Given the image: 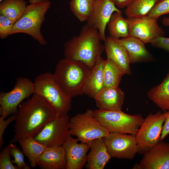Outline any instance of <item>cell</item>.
I'll return each mask as SVG.
<instances>
[{
	"label": "cell",
	"mask_w": 169,
	"mask_h": 169,
	"mask_svg": "<svg viewBox=\"0 0 169 169\" xmlns=\"http://www.w3.org/2000/svg\"><path fill=\"white\" fill-rule=\"evenodd\" d=\"M104 41L107 58L114 63L124 74L131 75L129 58L124 46L110 36L106 37Z\"/></svg>",
	"instance_id": "16"
},
{
	"label": "cell",
	"mask_w": 169,
	"mask_h": 169,
	"mask_svg": "<svg viewBox=\"0 0 169 169\" xmlns=\"http://www.w3.org/2000/svg\"><path fill=\"white\" fill-rule=\"evenodd\" d=\"M35 91L34 82L26 77H18L14 88L8 92L0 94V115L4 119L16 114L19 105Z\"/></svg>",
	"instance_id": "9"
},
{
	"label": "cell",
	"mask_w": 169,
	"mask_h": 169,
	"mask_svg": "<svg viewBox=\"0 0 169 169\" xmlns=\"http://www.w3.org/2000/svg\"><path fill=\"white\" fill-rule=\"evenodd\" d=\"M114 4L121 8H126L134 0H110Z\"/></svg>",
	"instance_id": "36"
},
{
	"label": "cell",
	"mask_w": 169,
	"mask_h": 169,
	"mask_svg": "<svg viewBox=\"0 0 169 169\" xmlns=\"http://www.w3.org/2000/svg\"><path fill=\"white\" fill-rule=\"evenodd\" d=\"M34 83V93L48 101L59 115L68 114L71 107V98L64 91L53 74H41L35 78Z\"/></svg>",
	"instance_id": "4"
},
{
	"label": "cell",
	"mask_w": 169,
	"mask_h": 169,
	"mask_svg": "<svg viewBox=\"0 0 169 169\" xmlns=\"http://www.w3.org/2000/svg\"><path fill=\"white\" fill-rule=\"evenodd\" d=\"M90 69L82 62L64 58L58 62L53 74L64 91L72 98L84 94Z\"/></svg>",
	"instance_id": "3"
},
{
	"label": "cell",
	"mask_w": 169,
	"mask_h": 169,
	"mask_svg": "<svg viewBox=\"0 0 169 169\" xmlns=\"http://www.w3.org/2000/svg\"><path fill=\"white\" fill-rule=\"evenodd\" d=\"M116 39L126 50L131 64L155 60L153 57L146 48L145 44L140 39L130 36Z\"/></svg>",
	"instance_id": "18"
},
{
	"label": "cell",
	"mask_w": 169,
	"mask_h": 169,
	"mask_svg": "<svg viewBox=\"0 0 169 169\" xmlns=\"http://www.w3.org/2000/svg\"><path fill=\"white\" fill-rule=\"evenodd\" d=\"M104 61L103 59L100 57L95 65L90 69L84 92V94L90 98L94 99L105 88L103 78Z\"/></svg>",
	"instance_id": "21"
},
{
	"label": "cell",
	"mask_w": 169,
	"mask_h": 169,
	"mask_svg": "<svg viewBox=\"0 0 169 169\" xmlns=\"http://www.w3.org/2000/svg\"><path fill=\"white\" fill-rule=\"evenodd\" d=\"M133 169H169V143L161 141L143 154Z\"/></svg>",
	"instance_id": "14"
},
{
	"label": "cell",
	"mask_w": 169,
	"mask_h": 169,
	"mask_svg": "<svg viewBox=\"0 0 169 169\" xmlns=\"http://www.w3.org/2000/svg\"><path fill=\"white\" fill-rule=\"evenodd\" d=\"M162 23L165 26H169V17H164L162 19Z\"/></svg>",
	"instance_id": "37"
},
{
	"label": "cell",
	"mask_w": 169,
	"mask_h": 169,
	"mask_svg": "<svg viewBox=\"0 0 169 169\" xmlns=\"http://www.w3.org/2000/svg\"><path fill=\"white\" fill-rule=\"evenodd\" d=\"M94 99L99 109L105 110H121L125 94L118 86L104 88Z\"/></svg>",
	"instance_id": "17"
},
{
	"label": "cell",
	"mask_w": 169,
	"mask_h": 169,
	"mask_svg": "<svg viewBox=\"0 0 169 169\" xmlns=\"http://www.w3.org/2000/svg\"><path fill=\"white\" fill-rule=\"evenodd\" d=\"M10 144L6 146L0 153V169H18L13 164L10 159Z\"/></svg>",
	"instance_id": "31"
},
{
	"label": "cell",
	"mask_w": 169,
	"mask_h": 169,
	"mask_svg": "<svg viewBox=\"0 0 169 169\" xmlns=\"http://www.w3.org/2000/svg\"><path fill=\"white\" fill-rule=\"evenodd\" d=\"M126 18L130 36L140 39L145 44L150 43L157 36L166 34L165 31L158 25L157 19L148 16Z\"/></svg>",
	"instance_id": "12"
},
{
	"label": "cell",
	"mask_w": 169,
	"mask_h": 169,
	"mask_svg": "<svg viewBox=\"0 0 169 169\" xmlns=\"http://www.w3.org/2000/svg\"><path fill=\"white\" fill-rule=\"evenodd\" d=\"M95 118L110 132L136 135L144 119L140 114L131 115L121 110H93Z\"/></svg>",
	"instance_id": "6"
},
{
	"label": "cell",
	"mask_w": 169,
	"mask_h": 169,
	"mask_svg": "<svg viewBox=\"0 0 169 169\" xmlns=\"http://www.w3.org/2000/svg\"><path fill=\"white\" fill-rule=\"evenodd\" d=\"M16 114L12 143L23 137H34L47 123L59 115L48 101L35 93L19 105Z\"/></svg>",
	"instance_id": "1"
},
{
	"label": "cell",
	"mask_w": 169,
	"mask_h": 169,
	"mask_svg": "<svg viewBox=\"0 0 169 169\" xmlns=\"http://www.w3.org/2000/svg\"><path fill=\"white\" fill-rule=\"evenodd\" d=\"M158 111L149 114L144 119L135 136L137 153L143 154L151 150L160 141L163 124L166 117V111Z\"/></svg>",
	"instance_id": "8"
},
{
	"label": "cell",
	"mask_w": 169,
	"mask_h": 169,
	"mask_svg": "<svg viewBox=\"0 0 169 169\" xmlns=\"http://www.w3.org/2000/svg\"><path fill=\"white\" fill-rule=\"evenodd\" d=\"M151 46L162 49L169 53V38L164 36H158L150 42Z\"/></svg>",
	"instance_id": "33"
},
{
	"label": "cell",
	"mask_w": 169,
	"mask_h": 169,
	"mask_svg": "<svg viewBox=\"0 0 169 169\" xmlns=\"http://www.w3.org/2000/svg\"><path fill=\"white\" fill-rule=\"evenodd\" d=\"M115 12L122 11L110 0H94L92 11L87 24L98 30L102 40L105 39L106 27Z\"/></svg>",
	"instance_id": "13"
},
{
	"label": "cell",
	"mask_w": 169,
	"mask_h": 169,
	"mask_svg": "<svg viewBox=\"0 0 169 169\" xmlns=\"http://www.w3.org/2000/svg\"><path fill=\"white\" fill-rule=\"evenodd\" d=\"M14 23L8 18L0 15V37L4 39L11 35Z\"/></svg>",
	"instance_id": "32"
},
{
	"label": "cell",
	"mask_w": 169,
	"mask_h": 169,
	"mask_svg": "<svg viewBox=\"0 0 169 169\" xmlns=\"http://www.w3.org/2000/svg\"><path fill=\"white\" fill-rule=\"evenodd\" d=\"M11 155L14 158L12 162L16 165L18 169H30V167L25 162L24 153L13 143L10 144Z\"/></svg>",
	"instance_id": "29"
},
{
	"label": "cell",
	"mask_w": 169,
	"mask_h": 169,
	"mask_svg": "<svg viewBox=\"0 0 169 169\" xmlns=\"http://www.w3.org/2000/svg\"><path fill=\"white\" fill-rule=\"evenodd\" d=\"M18 142L23 151L28 158L31 166H37L38 160L47 147L35 140L33 137H26L20 139Z\"/></svg>",
	"instance_id": "23"
},
{
	"label": "cell",
	"mask_w": 169,
	"mask_h": 169,
	"mask_svg": "<svg viewBox=\"0 0 169 169\" xmlns=\"http://www.w3.org/2000/svg\"><path fill=\"white\" fill-rule=\"evenodd\" d=\"M37 166L41 169H66L65 153L63 146L47 147L39 158Z\"/></svg>",
	"instance_id": "19"
},
{
	"label": "cell",
	"mask_w": 169,
	"mask_h": 169,
	"mask_svg": "<svg viewBox=\"0 0 169 169\" xmlns=\"http://www.w3.org/2000/svg\"><path fill=\"white\" fill-rule=\"evenodd\" d=\"M89 144L90 151L85 165L88 169H103L111 158L102 138L96 139Z\"/></svg>",
	"instance_id": "20"
},
{
	"label": "cell",
	"mask_w": 169,
	"mask_h": 169,
	"mask_svg": "<svg viewBox=\"0 0 169 169\" xmlns=\"http://www.w3.org/2000/svg\"><path fill=\"white\" fill-rule=\"evenodd\" d=\"M50 5V1L27 5L21 17L14 24L11 35L25 33L32 36L40 45L47 44V42L41 32V27Z\"/></svg>",
	"instance_id": "5"
},
{
	"label": "cell",
	"mask_w": 169,
	"mask_h": 169,
	"mask_svg": "<svg viewBox=\"0 0 169 169\" xmlns=\"http://www.w3.org/2000/svg\"><path fill=\"white\" fill-rule=\"evenodd\" d=\"M16 114H13L5 120L1 116L0 117V148L4 143L3 135L4 131L8 126L12 122L15 121L16 118Z\"/></svg>",
	"instance_id": "34"
},
{
	"label": "cell",
	"mask_w": 169,
	"mask_h": 169,
	"mask_svg": "<svg viewBox=\"0 0 169 169\" xmlns=\"http://www.w3.org/2000/svg\"><path fill=\"white\" fill-rule=\"evenodd\" d=\"M107 26L110 36L116 39L130 36L129 24L126 18L122 15V12H115L112 14Z\"/></svg>",
	"instance_id": "25"
},
{
	"label": "cell",
	"mask_w": 169,
	"mask_h": 169,
	"mask_svg": "<svg viewBox=\"0 0 169 169\" xmlns=\"http://www.w3.org/2000/svg\"><path fill=\"white\" fill-rule=\"evenodd\" d=\"M161 0H134L126 8V15L129 18L148 16L154 6Z\"/></svg>",
	"instance_id": "27"
},
{
	"label": "cell",
	"mask_w": 169,
	"mask_h": 169,
	"mask_svg": "<svg viewBox=\"0 0 169 169\" xmlns=\"http://www.w3.org/2000/svg\"><path fill=\"white\" fill-rule=\"evenodd\" d=\"M147 95L162 111L169 110V69L161 82L150 90Z\"/></svg>",
	"instance_id": "22"
},
{
	"label": "cell",
	"mask_w": 169,
	"mask_h": 169,
	"mask_svg": "<svg viewBox=\"0 0 169 169\" xmlns=\"http://www.w3.org/2000/svg\"><path fill=\"white\" fill-rule=\"evenodd\" d=\"M68 114L59 115L47 123L34 139L46 147L60 146L70 135Z\"/></svg>",
	"instance_id": "10"
},
{
	"label": "cell",
	"mask_w": 169,
	"mask_h": 169,
	"mask_svg": "<svg viewBox=\"0 0 169 169\" xmlns=\"http://www.w3.org/2000/svg\"><path fill=\"white\" fill-rule=\"evenodd\" d=\"M166 117L160 136V142L162 141L169 134V110L166 111Z\"/></svg>",
	"instance_id": "35"
},
{
	"label": "cell",
	"mask_w": 169,
	"mask_h": 169,
	"mask_svg": "<svg viewBox=\"0 0 169 169\" xmlns=\"http://www.w3.org/2000/svg\"><path fill=\"white\" fill-rule=\"evenodd\" d=\"M94 0H71V11L81 22L87 21L92 11Z\"/></svg>",
	"instance_id": "28"
},
{
	"label": "cell",
	"mask_w": 169,
	"mask_h": 169,
	"mask_svg": "<svg viewBox=\"0 0 169 169\" xmlns=\"http://www.w3.org/2000/svg\"><path fill=\"white\" fill-rule=\"evenodd\" d=\"M103 139L111 157L131 160L137 153L136 138L134 135L110 132Z\"/></svg>",
	"instance_id": "11"
},
{
	"label": "cell",
	"mask_w": 169,
	"mask_h": 169,
	"mask_svg": "<svg viewBox=\"0 0 169 169\" xmlns=\"http://www.w3.org/2000/svg\"><path fill=\"white\" fill-rule=\"evenodd\" d=\"M69 135L63 146L66 160V169H82L87 161V153L90 149L88 143L80 142Z\"/></svg>",
	"instance_id": "15"
},
{
	"label": "cell",
	"mask_w": 169,
	"mask_h": 169,
	"mask_svg": "<svg viewBox=\"0 0 169 169\" xmlns=\"http://www.w3.org/2000/svg\"><path fill=\"white\" fill-rule=\"evenodd\" d=\"M124 74L111 60H104L103 69L104 85L105 88L118 86Z\"/></svg>",
	"instance_id": "26"
},
{
	"label": "cell",
	"mask_w": 169,
	"mask_h": 169,
	"mask_svg": "<svg viewBox=\"0 0 169 169\" xmlns=\"http://www.w3.org/2000/svg\"><path fill=\"white\" fill-rule=\"evenodd\" d=\"M101 40L98 30L86 24L78 35L64 44L65 58L82 62L91 69L104 49Z\"/></svg>",
	"instance_id": "2"
},
{
	"label": "cell",
	"mask_w": 169,
	"mask_h": 169,
	"mask_svg": "<svg viewBox=\"0 0 169 169\" xmlns=\"http://www.w3.org/2000/svg\"><path fill=\"white\" fill-rule=\"evenodd\" d=\"M169 13V0H161L152 9L148 16L158 19L161 15Z\"/></svg>",
	"instance_id": "30"
},
{
	"label": "cell",
	"mask_w": 169,
	"mask_h": 169,
	"mask_svg": "<svg viewBox=\"0 0 169 169\" xmlns=\"http://www.w3.org/2000/svg\"><path fill=\"white\" fill-rule=\"evenodd\" d=\"M71 136L77 137L80 142L89 144L93 140L102 138L110 132L95 118L93 110H87L70 118Z\"/></svg>",
	"instance_id": "7"
},
{
	"label": "cell",
	"mask_w": 169,
	"mask_h": 169,
	"mask_svg": "<svg viewBox=\"0 0 169 169\" xmlns=\"http://www.w3.org/2000/svg\"><path fill=\"white\" fill-rule=\"evenodd\" d=\"M3 0H0V3H1V2H2V1H3Z\"/></svg>",
	"instance_id": "39"
},
{
	"label": "cell",
	"mask_w": 169,
	"mask_h": 169,
	"mask_svg": "<svg viewBox=\"0 0 169 169\" xmlns=\"http://www.w3.org/2000/svg\"><path fill=\"white\" fill-rule=\"evenodd\" d=\"M30 3H43L48 1V0H28Z\"/></svg>",
	"instance_id": "38"
},
{
	"label": "cell",
	"mask_w": 169,
	"mask_h": 169,
	"mask_svg": "<svg viewBox=\"0 0 169 169\" xmlns=\"http://www.w3.org/2000/svg\"><path fill=\"white\" fill-rule=\"evenodd\" d=\"M27 3L25 0H4L0 3V15L8 18L14 24L23 15Z\"/></svg>",
	"instance_id": "24"
}]
</instances>
